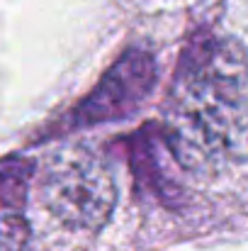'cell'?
<instances>
[{
  "label": "cell",
  "instance_id": "cell-1",
  "mask_svg": "<svg viewBox=\"0 0 248 251\" xmlns=\"http://www.w3.org/2000/svg\"><path fill=\"white\" fill-rule=\"evenodd\" d=\"M168 137L187 164L248 161V59L217 34L195 37L173 78Z\"/></svg>",
  "mask_w": 248,
  "mask_h": 251
},
{
  "label": "cell",
  "instance_id": "cell-2",
  "mask_svg": "<svg viewBox=\"0 0 248 251\" xmlns=\"http://www.w3.org/2000/svg\"><path fill=\"white\" fill-rule=\"evenodd\" d=\"M39 198L61 225L71 229H100L117 202L112 168L88 144L59 149L42 168Z\"/></svg>",
  "mask_w": 248,
  "mask_h": 251
},
{
  "label": "cell",
  "instance_id": "cell-3",
  "mask_svg": "<svg viewBox=\"0 0 248 251\" xmlns=\"http://www.w3.org/2000/svg\"><path fill=\"white\" fill-rule=\"evenodd\" d=\"M156 83V61L144 49L124 51L88 98L71 112L68 127H95L129 117Z\"/></svg>",
  "mask_w": 248,
  "mask_h": 251
},
{
  "label": "cell",
  "instance_id": "cell-4",
  "mask_svg": "<svg viewBox=\"0 0 248 251\" xmlns=\"http://www.w3.org/2000/svg\"><path fill=\"white\" fill-rule=\"evenodd\" d=\"M34 166L24 156L0 161V251H32L27 195Z\"/></svg>",
  "mask_w": 248,
  "mask_h": 251
},
{
  "label": "cell",
  "instance_id": "cell-5",
  "mask_svg": "<svg viewBox=\"0 0 248 251\" xmlns=\"http://www.w3.org/2000/svg\"><path fill=\"white\" fill-rule=\"evenodd\" d=\"M134 166L141 188L151 190V195L163 202L175 200L180 193L175 166L185 168V164L180 161L165 129L154 125L141 127V132L134 137Z\"/></svg>",
  "mask_w": 248,
  "mask_h": 251
}]
</instances>
